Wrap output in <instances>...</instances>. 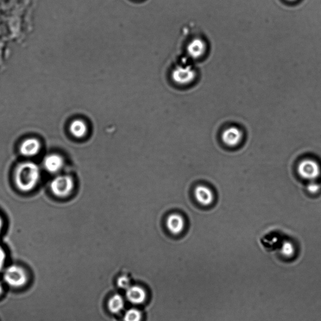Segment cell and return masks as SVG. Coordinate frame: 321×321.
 I'll return each mask as SVG.
<instances>
[{
    "label": "cell",
    "instance_id": "obj_1",
    "mask_svg": "<svg viewBox=\"0 0 321 321\" xmlns=\"http://www.w3.org/2000/svg\"><path fill=\"white\" fill-rule=\"evenodd\" d=\"M40 177V169L36 164L32 162L23 163L19 165L16 169V186L21 191L30 192L36 187Z\"/></svg>",
    "mask_w": 321,
    "mask_h": 321
},
{
    "label": "cell",
    "instance_id": "obj_2",
    "mask_svg": "<svg viewBox=\"0 0 321 321\" xmlns=\"http://www.w3.org/2000/svg\"><path fill=\"white\" fill-rule=\"evenodd\" d=\"M3 279L9 287L20 288L27 284L28 275L24 268L13 265L6 268L4 273Z\"/></svg>",
    "mask_w": 321,
    "mask_h": 321
},
{
    "label": "cell",
    "instance_id": "obj_3",
    "mask_svg": "<svg viewBox=\"0 0 321 321\" xmlns=\"http://www.w3.org/2000/svg\"><path fill=\"white\" fill-rule=\"evenodd\" d=\"M196 75V70L192 65H180L173 70L171 77L176 84L186 86L195 80Z\"/></svg>",
    "mask_w": 321,
    "mask_h": 321
},
{
    "label": "cell",
    "instance_id": "obj_4",
    "mask_svg": "<svg viewBox=\"0 0 321 321\" xmlns=\"http://www.w3.org/2000/svg\"><path fill=\"white\" fill-rule=\"evenodd\" d=\"M51 188L55 195L65 197L72 191L73 180L68 176H59L52 180Z\"/></svg>",
    "mask_w": 321,
    "mask_h": 321
},
{
    "label": "cell",
    "instance_id": "obj_5",
    "mask_svg": "<svg viewBox=\"0 0 321 321\" xmlns=\"http://www.w3.org/2000/svg\"><path fill=\"white\" fill-rule=\"evenodd\" d=\"M297 171L303 179L311 181L316 179L320 176L321 168L316 161L306 159L299 164Z\"/></svg>",
    "mask_w": 321,
    "mask_h": 321
},
{
    "label": "cell",
    "instance_id": "obj_6",
    "mask_svg": "<svg viewBox=\"0 0 321 321\" xmlns=\"http://www.w3.org/2000/svg\"><path fill=\"white\" fill-rule=\"evenodd\" d=\"M207 44L201 38H195L187 46V53L193 59H199L204 57L207 52Z\"/></svg>",
    "mask_w": 321,
    "mask_h": 321
},
{
    "label": "cell",
    "instance_id": "obj_7",
    "mask_svg": "<svg viewBox=\"0 0 321 321\" xmlns=\"http://www.w3.org/2000/svg\"><path fill=\"white\" fill-rule=\"evenodd\" d=\"M222 138L223 142L228 146L235 147L242 141L243 133L236 126H230L223 130Z\"/></svg>",
    "mask_w": 321,
    "mask_h": 321
},
{
    "label": "cell",
    "instance_id": "obj_8",
    "mask_svg": "<svg viewBox=\"0 0 321 321\" xmlns=\"http://www.w3.org/2000/svg\"><path fill=\"white\" fill-rule=\"evenodd\" d=\"M126 298L129 303L135 305H140L146 301V291L139 285H130L126 290Z\"/></svg>",
    "mask_w": 321,
    "mask_h": 321
},
{
    "label": "cell",
    "instance_id": "obj_9",
    "mask_svg": "<svg viewBox=\"0 0 321 321\" xmlns=\"http://www.w3.org/2000/svg\"><path fill=\"white\" fill-rule=\"evenodd\" d=\"M194 196L199 203L204 206L210 205L213 203L214 195L209 188L199 185L194 190Z\"/></svg>",
    "mask_w": 321,
    "mask_h": 321
},
{
    "label": "cell",
    "instance_id": "obj_10",
    "mask_svg": "<svg viewBox=\"0 0 321 321\" xmlns=\"http://www.w3.org/2000/svg\"><path fill=\"white\" fill-rule=\"evenodd\" d=\"M44 165L49 172L57 173L63 167L64 159L58 154H51L45 158Z\"/></svg>",
    "mask_w": 321,
    "mask_h": 321
},
{
    "label": "cell",
    "instance_id": "obj_11",
    "mask_svg": "<svg viewBox=\"0 0 321 321\" xmlns=\"http://www.w3.org/2000/svg\"><path fill=\"white\" fill-rule=\"evenodd\" d=\"M40 149V143L37 139L30 138L25 140L20 147L21 153L25 156L36 155Z\"/></svg>",
    "mask_w": 321,
    "mask_h": 321
},
{
    "label": "cell",
    "instance_id": "obj_12",
    "mask_svg": "<svg viewBox=\"0 0 321 321\" xmlns=\"http://www.w3.org/2000/svg\"><path fill=\"white\" fill-rule=\"evenodd\" d=\"M166 225L172 234L177 235L183 231L185 227V221L182 216L178 214H172L168 216Z\"/></svg>",
    "mask_w": 321,
    "mask_h": 321
},
{
    "label": "cell",
    "instance_id": "obj_13",
    "mask_svg": "<svg viewBox=\"0 0 321 321\" xmlns=\"http://www.w3.org/2000/svg\"><path fill=\"white\" fill-rule=\"evenodd\" d=\"M70 131L73 136L80 138L85 136L87 132L86 123L82 120H75L71 123L70 125Z\"/></svg>",
    "mask_w": 321,
    "mask_h": 321
},
{
    "label": "cell",
    "instance_id": "obj_14",
    "mask_svg": "<svg viewBox=\"0 0 321 321\" xmlns=\"http://www.w3.org/2000/svg\"><path fill=\"white\" fill-rule=\"evenodd\" d=\"M125 303L123 297L120 294H115L112 296L108 301V307L109 311L113 314L121 312L125 308Z\"/></svg>",
    "mask_w": 321,
    "mask_h": 321
},
{
    "label": "cell",
    "instance_id": "obj_15",
    "mask_svg": "<svg viewBox=\"0 0 321 321\" xmlns=\"http://www.w3.org/2000/svg\"><path fill=\"white\" fill-rule=\"evenodd\" d=\"M142 315L139 309L132 308L126 311L124 316V321H142Z\"/></svg>",
    "mask_w": 321,
    "mask_h": 321
},
{
    "label": "cell",
    "instance_id": "obj_16",
    "mask_svg": "<svg viewBox=\"0 0 321 321\" xmlns=\"http://www.w3.org/2000/svg\"><path fill=\"white\" fill-rule=\"evenodd\" d=\"M118 285L121 289L127 290L130 286L129 278L126 276V275H123V276L119 277Z\"/></svg>",
    "mask_w": 321,
    "mask_h": 321
},
{
    "label": "cell",
    "instance_id": "obj_17",
    "mask_svg": "<svg viewBox=\"0 0 321 321\" xmlns=\"http://www.w3.org/2000/svg\"><path fill=\"white\" fill-rule=\"evenodd\" d=\"M6 255L5 252L1 246H0V272L3 269L6 262Z\"/></svg>",
    "mask_w": 321,
    "mask_h": 321
},
{
    "label": "cell",
    "instance_id": "obj_18",
    "mask_svg": "<svg viewBox=\"0 0 321 321\" xmlns=\"http://www.w3.org/2000/svg\"><path fill=\"white\" fill-rule=\"evenodd\" d=\"M308 189L312 193H317L320 190V187L317 183H311L308 185Z\"/></svg>",
    "mask_w": 321,
    "mask_h": 321
},
{
    "label": "cell",
    "instance_id": "obj_19",
    "mask_svg": "<svg viewBox=\"0 0 321 321\" xmlns=\"http://www.w3.org/2000/svg\"><path fill=\"white\" fill-rule=\"evenodd\" d=\"M3 286H2L1 283H0V296H1L2 293H3Z\"/></svg>",
    "mask_w": 321,
    "mask_h": 321
},
{
    "label": "cell",
    "instance_id": "obj_20",
    "mask_svg": "<svg viewBox=\"0 0 321 321\" xmlns=\"http://www.w3.org/2000/svg\"><path fill=\"white\" fill-rule=\"evenodd\" d=\"M2 226H3V222H2L1 216H0V232L1 231Z\"/></svg>",
    "mask_w": 321,
    "mask_h": 321
},
{
    "label": "cell",
    "instance_id": "obj_21",
    "mask_svg": "<svg viewBox=\"0 0 321 321\" xmlns=\"http://www.w3.org/2000/svg\"><path fill=\"white\" fill-rule=\"evenodd\" d=\"M286 1H289V2H295L297 1V0H286Z\"/></svg>",
    "mask_w": 321,
    "mask_h": 321
}]
</instances>
